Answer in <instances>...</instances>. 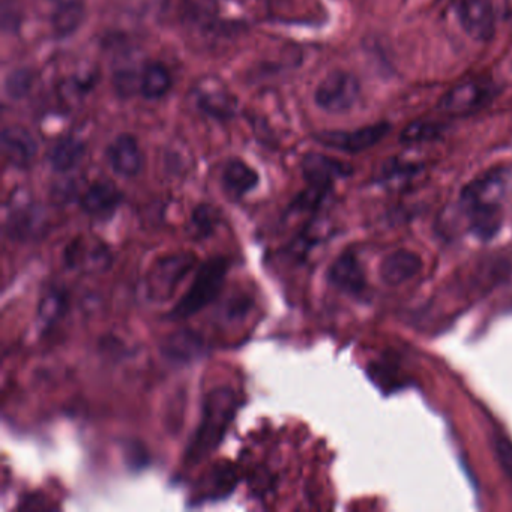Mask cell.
I'll return each mask as SVG.
<instances>
[{
	"label": "cell",
	"instance_id": "cell-1",
	"mask_svg": "<svg viewBox=\"0 0 512 512\" xmlns=\"http://www.w3.org/2000/svg\"><path fill=\"white\" fill-rule=\"evenodd\" d=\"M238 410V398L230 388L212 389L203 403L202 421L185 451V463L199 464L223 442Z\"/></svg>",
	"mask_w": 512,
	"mask_h": 512
},
{
	"label": "cell",
	"instance_id": "cell-2",
	"mask_svg": "<svg viewBox=\"0 0 512 512\" xmlns=\"http://www.w3.org/2000/svg\"><path fill=\"white\" fill-rule=\"evenodd\" d=\"M227 269H229V260L226 257H214L202 265V268L196 272L190 289L185 292L181 301L169 314L170 319H188L212 304L223 289Z\"/></svg>",
	"mask_w": 512,
	"mask_h": 512
},
{
	"label": "cell",
	"instance_id": "cell-3",
	"mask_svg": "<svg viewBox=\"0 0 512 512\" xmlns=\"http://www.w3.org/2000/svg\"><path fill=\"white\" fill-rule=\"evenodd\" d=\"M361 94L359 80L346 71H334L317 86L314 100L328 113H344L352 109Z\"/></svg>",
	"mask_w": 512,
	"mask_h": 512
},
{
	"label": "cell",
	"instance_id": "cell-4",
	"mask_svg": "<svg viewBox=\"0 0 512 512\" xmlns=\"http://www.w3.org/2000/svg\"><path fill=\"white\" fill-rule=\"evenodd\" d=\"M194 256L190 253H178L158 260L149 272L146 287L154 299L170 298L178 284L187 277L193 269Z\"/></svg>",
	"mask_w": 512,
	"mask_h": 512
},
{
	"label": "cell",
	"instance_id": "cell-5",
	"mask_svg": "<svg viewBox=\"0 0 512 512\" xmlns=\"http://www.w3.org/2000/svg\"><path fill=\"white\" fill-rule=\"evenodd\" d=\"M491 97L493 92L490 85L478 80H470L449 89L440 100L439 107L448 115L463 116L482 109Z\"/></svg>",
	"mask_w": 512,
	"mask_h": 512
},
{
	"label": "cell",
	"instance_id": "cell-6",
	"mask_svg": "<svg viewBox=\"0 0 512 512\" xmlns=\"http://www.w3.org/2000/svg\"><path fill=\"white\" fill-rule=\"evenodd\" d=\"M389 130H391L389 124L377 122V124L358 128V130L322 133L317 136V140L328 148L356 154V152L367 151V149L373 148L374 145L382 142L388 136Z\"/></svg>",
	"mask_w": 512,
	"mask_h": 512
},
{
	"label": "cell",
	"instance_id": "cell-7",
	"mask_svg": "<svg viewBox=\"0 0 512 512\" xmlns=\"http://www.w3.org/2000/svg\"><path fill=\"white\" fill-rule=\"evenodd\" d=\"M457 17L461 28L473 40H491L496 32V16L490 0H460Z\"/></svg>",
	"mask_w": 512,
	"mask_h": 512
},
{
	"label": "cell",
	"instance_id": "cell-8",
	"mask_svg": "<svg viewBox=\"0 0 512 512\" xmlns=\"http://www.w3.org/2000/svg\"><path fill=\"white\" fill-rule=\"evenodd\" d=\"M505 194V176L502 172L485 173L481 178L467 184L461 191V205L463 208L473 206H500Z\"/></svg>",
	"mask_w": 512,
	"mask_h": 512
},
{
	"label": "cell",
	"instance_id": "cell-9",
	"mask_svg": "<svg viewBox=\"0 0 512 512\" xmlns=\"http://www.w3.org/2000/svg\"><path fill=\"white\" fill-rule=\"evenodd\" d=\"M328 278L332 286L353 296L361 295L367 287L364 269L352 251H346L334 260L329 268Z\"/></svg>",
	"mask_w": 512,
	"mask_h": 512
},
{
	"label": "cell",
	"instance_id": "cell-10",
	"mask_svg": "<svg viewBox=\"0 0 512 512\" xmlns=\"http://www.w3.org/2000/svg\"><path fill=\"white\" fill-rule=\"evenodd\" d=\"M302 173L311 187L329 190L337 179L350 175L352 169L341 161L322 154H308L302 161Z\"/></svg>",
	"mask_w": 512,
	"mask_h": 512
},
{
	"label": "cell",
	"instance_id": "cell-11",
	"mask_svg": "<svg viewBox=\"0 0 512 512\" xmlns=\"http://www.w3.org/2000/svg\"><path fill=\"white\" fill-rule=\"evenodd\" d=\"M422 269V260L418 254L409 250H397L389 254L380 263V278L388 286H400L412 280Z\"/></svg>",
	"mask_w": 512,
	"mask_h": 512
},
{
	"label": "cell",
	"instance_id": "cell-12",
	"mask_svg": "<svg viewBox=\"0 0 512 512\" xmlns=\"http://www.w3.org/2000/svg\"><path fill=\"white\" fill-rule=\"evenodd\" d=\"M2 149L11 164L25 167L37 155L38 143L31 131L20 125H10L2 131Z\"/></svg>",
	"mask_w": 512,
	"mask_h": 512
},
{
	"label": "cell",
	"instance_id": "cell-13",
	"mask_svg": "<svg viewBox=\"0 0 512 512\" xmlns=\"http://www.w3.org/2000/svg\"><path fill=\"white\" fill-rule=\"evenodd\" d=\"M107 157H109L110 166L115 170V173L124 176V178H133V176L139 175L140 170H142L143 158L139 143L128 134L119 136L110 145Z\"/></svg>",
	"mask_w": 512,
	"mask_h": 512
},
{
	"label": "cell",
	"instance_id": "cell-14",
	"mask_svg": "<svg viewBox=\"0 0 512 512\" xmlns=\"http://www.w3.org/2000/svg\"><path fill=\"white\" fill-rule=\"evenodd\" d=\"M65 260L73 268H83L86 271H106L112 263L109 248L106 245H88V242L74 241L65 251Z\"/></svg>",
	"mask_w": 512,
	"mask_h": 512
},
{
	"label": "cell",
	"instance_id": "cell-15",
	"mask_svg": "<svg viewBox=\"0 0 512 512\" xmlns=\"http://www.w3.org/2000/svg\"><path fill=\"white\" fill-rule=\"evenodd\" d=\"M5 232L11 239L16 241H35L38 236L46 232V220L44 215L34 206H25V208L16 209L8 217Z\"/></svg>",
	"mask_w": 512,
	"mask_h": 512
},
{
	"label": "cell",
	"instance_id": "cell-16",
	"mask_svg": "<svg viewBox=\"0 0 512 512\" xmlns=\"http://www.w3.org/2000/svg\"><path fill=\"white\" fill-rule=\"evenodd\" d=\"M121 197L115 185L109 182H97L83 194L82 208L92 217H109V214L118 208Z\"/></svg>",
	"mask_w": 512,
	"mask_h": 512
},
{
	"label": "cell",
	"instance_id": "cell-17",
	"mask_svg": "<svg viewBox=\"0 0 512 512\" xmlns=\"http://www.w3.org/2000/svg\"><path fill=\"white\" fill-rule=\"evenodd\" d=\"M164 355L176 362H191L205 352L203 338L194 331H178L170 335L163 346Z\"/></svg>",
	"mask_w": 512,
	"mask_h": 512
},
{
	"label": "cell",
	"instance_id": "cell-18",
	"mask_svg": "<svg viewBox=\"0 0 512 512\" xmlns=\"http://www.w3.org/2000/svg\"><path fill=\"white\" fill-rule=\"evenodd\" d=\"M223 184L230 194L236 197L245 196L259 184V175L253 167L241 160H232L223 173Z\"/></svg>",
	"mask_w": 512,
	"mask_h": 512
},
{
	"label": "cell",
	"instance_id": "cell-19",
	"mask_svg": "<svg viewBox=\"0 0 512 512\" xmlns=\"http://www.w3.org/2000/svg\"><path fill=\"white\" fill-rule=\"evenodd\" d=\"M86 148L80 140L64 139L53 146L49 154V163L56 172H70L82 163Z\"/></svg>",
	"mask_w": 512,
	"mask_h": 512
},
{
	"label": "cell",
	"instance_id": "cell-20",
	"mask_svg": "<svg viewBox=\"0 0 512 512\" xmlns=\"http://www.w3.org/2000/svg\"><path fill=\"white\" fill-rule=\"evenodd\" d=\"M68 296L64 290H52L47 293L38 305V323L44 331L53 328L67 313Z\"/></svg>",
	"mask_w": 512,
	"mask_h": 512
},
{
	"label": "cell",
	"instance_id": "cell-21",
	"mask_svg": "<svg viewBox=\"0 0 512 512\" xmlns=\"http://www.w3.org/2000/svg\"><path fill=\"white\" fill-rule=\"evenodd\" d=\"M172 88V76L161 64H151L146 68L140 83V91L148 100H160Z\"/></svg>",
	"mask_w": 512,
	"mask_h": 512
},
{
	"label": "cell",
	"instance_id": "cell-22",
	"mask_svg": "<svg viewBox=\"0 0 512 512\" xmlns=\"http://www.w3.org/2000/svg\"><path fill=\"white\" fill-rule=\"evenodd\" d=\"M85 19V8L80 2L59 5L52 17L53 31L58 37H70L82 26Z\"/></svg>",
	"mask_w": 512,
	"mask_h": 512
},
{
	"label": "cell",
	"instance_id": "cell-23",
	"mask_svg": "<svg viewBox=\"0 0 512 512\" xmlns=\"http://www.w3.org/2000/svg\"><path fill=\"white\" fill-rule=\"evenodd\" d=\"M443 131H445V125L439 124V122L416 121L404 128L400 140L406 145L431 142V140L439 139Z\"/></svg>",
	"mask_w": 512,
	"mask_h": 512
},
{
	"label": "cell",
	"instance_id": "cell-24",
	"mask_svg": "<svg viewBox=\"0 0 512 512\" xmlns=\"http://www.w3.org/2000/svg\"><path fill=\"white\" fill-rule=\"evenodd\" d=\"M218 224V212L212 206H197L191 215V235L194 238H208L215 232Z\"/></svg>",
	"mask_w": 512,
	"mask_h": 512
},
{
	"label": "cell",
	"instance_id": "cell-25",
	"mask_svg": "<svg viewBox=\"0 0 512 512\" xmlns=\"http://www.w3.org/2000/svg\"><path fill=\"white\" fill-rule=\"evenodd\" d=\"M32 85H34V74H32V71L20 68V70L8 74L7 79H5V92H7L11 100L20 101L28 97Z\"/></svg>",
	"mask_w": 512,
	"mask_h": 512
},
{
	"label": "cell",
	"instance_id": "cell-26",
	"mask_svg": "<svg viewBox=\"0 0 512 512\" xmlns=\"http://www.w3.org/2000/svg\"><path fill=\"white\" fill-rule=\"evenodd\" d=\"M200 107L215 118H227L233 112V101L230 100L229 95L217 92V94L203 95L200 98Z\"/></svg>",
	"mask_w": 512,
	"mask_h": 512
},
{
	"label": "cell",
	"instance_id": "cell-27",
	"mask_svg": "<svg viewBox=\"0 0 512 512\" xmlns=\"http://www.w3.org/2000/svg\"><path fill=\"white\" fill-rule=\"evenodd\" d=\"M493 449L505 475L512 481V440L502 434L493 437Z\"/></svg>",
	"mask_w": 512,
	"mask_h": 512
},
{
	"label": "cell",
	"instance_id": "cell-28",
	"mask_svg": "<svg viewBox=\"0 0 512 512\" xmlns=\"http://www.w3.org/2000/svg\"><path fill=\"white\" fill-rule=\"evenodd\" d=\"M22 20V11L17 7L14 0H4L2 4V28L5 32H13L19 28Z\"/></svg>",
	"mask_w": 512,
	"mask_h": 512
},
{
	"label": "cell",
	"instance_id": "cell-29",
	"mask_svg": "<svg viewBox=\"0 0 512 512\" xmlns=\"http://www.w3.org/2000/svg\"><path fill=\"white\" fill-rule=\"evenodd\" d=\"M52 2L59 7V5L71 4V2H79V0H52Z\"/></svg>",
	"mask_w": 512,
	"mask_h": 512
}]
</instances>
